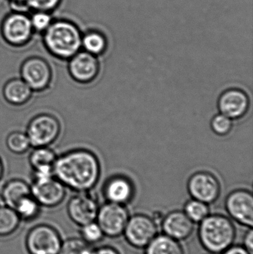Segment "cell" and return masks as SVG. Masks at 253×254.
<instances>
[{
	"label": "cell",
	"mask_w": 253,
	"mask_h": 254,
	"mask_svg": "<svg viewBox=\"0 0 253 254\" xmlns=\"http://www.w3.org/2000/svg\"><path fill=\"white\" fill-rule=\"evenodd\" d=\"M53 176L66 188L77 192H87L99 179V161L89 151H70L57 156L53 165Z\"/></svg>",
	"instance_id": "1"
},
{
	"label": "cell",
	"mask_w": 253,
	"mask_h": 254,
	"mask_svg": "<svg viewBox=\"0 0 253 254\" xmlns=\"http://www.w3.org/2000/svg\"><path fill=\"white\" fill-rule=\"evenodd\" d=\"M236 236L233 222L223 215L209 214L199 225V241L209 254L223 253L233 246Z\"/></svg>",
	"instance_id": "2"
},
{
	"label": "cell",
	"mask_w": 253,
	"mask_h": 254,
	"mask_svg": "<svg viewBox=\"0 0 253 254\" xmlns=\"http://www.w3.org/2000/svg\"><path fill=\"white\" fill-rule=\"evenodd\" d=\"M46 49L56 58L68 60L80 52L82 36L76 25L65 21H58L45 31Z\"/></svg>",
	"instance_id": "3"
},
{
	"label": "cell",
	"mask_w": 253,
	"mask_h": 254,
	"mask_svg": "<svg viewBox=\"0 0 253 254\" xmlns=\"http://www.w3.org/2000/svg\"><path fill=\"white\" fill-rule=\"evenodd\" d=\"M62 243L57 230L47 224L33 227L25 238V247L29 254H58Z\"/></svg>",
	"instance_id": "4"
},
{
	"label": "cell",
	"mask_w": 253,
	"mask_h": 254,
	"mask_svg": "<svg viewBox=\"0 0 253 254\" xmlns=\"http://www.w3.org/2000/svg\"><path fill=\"white\" fill-rule=\"evenodd\" d=\"M59 120L52 115L40 114L35 116L27 127L25 131L33 147L49 146L60 134Z\"/></svg>",
	"instance_id": "5"
},
{
	"label": "cell",
	"mask_w": 253,
	"mask_h": 254,
	"mask_svg": "<svg viewBox=\"0 0 253 254\" xmlns=\"http://www.w3.org/2000/svg\"><path fill=\"white\" fill-rule=\"evenodd\" d=\"M123 235L132 247L145 249L157 235V223L147 215H134L129 217Z\"/></svg>",
	"instance_id": "6"
},
{
	"label": "cell",
	"mask_w": 253,
	"mask_h": 254,
	"mask_svg": "<svg viewBox=\"0 0 253 254\" xmlns=\"http://www.w3.org/2000/svg\"><path fill=\"white\" fill-rule=\"evenodd\" d=\"M129 217V211L125 205L108 201L100 207L96 222L104 236L117 238L123 235Z\"/></svg>",
	"instance_id": "7"
},
{
	"label": "cell",
	"mask_w": 253,
	"mask_h": 254,
	"mask_svg": "<svg viewBox=\"0 0 253 254\" xmlns=\"http://www.w3.org/2000/svg\"><path fill=\"white\" fill-rule=\"evenodd\" d=\"M32 196L41 207L53 208L62 204L66 196V188L54 176L33 179Z\"/></svg>",
	"instance_id": "8"
},
{
	"label": "cell",
	"mask_w": 253,
	"mask_h": 254,
	"mask_svg": "<svg viewBox=\"0 0 253 254\" xmlns=\"http://www.w3.org/2000/svg\"><path fill=\"white\" fill-rule=\"evenodd\" d=\"M21 78L32 89L33 92H42L50 86L52 70L46 60L33 57L25 60L20 68Z\"/></svg>",
	"instance_id": "9"
},
{
	"label": "cell",
	"mask_w": 253,
	"mask_h": 254,
	"mask_svg": "<svg viewBox=\"0 0 253 254\" xmlns=\"http://www.w3.org/2000/svg\"><path fill=\"white\" fill-rule=\"evenodd\" d=\"M100 206L96 197L87 192H79L73 195L67 204L68 217L78 226L95 222Z\"/></svg>",
	"instance_id": "10"
},
{
	"label": "cell",
	"mask_w": 253,
	"mask_h": 254,
	"mask_svg": "<svg viewBox=\"0 0 253 254\" xmlns=\"http://www.w3.org/2000/svg\"><path fill=\"white\" fill-rule=\"evenodd\" d=\"M226 210L229 216L239 225L248 228L253 226V196L250 191L238 190L227 196Z\"/></svg>",
	"instance_id": "11"
},
{
	"label": "cell",
	"mask_w": 253,
	"mask_h": 254,
	"mask_svg": "<svg viewBox=\"0 0 253 254\" xmlns=\"http://www.w3.org/2000/svg\"><path fill=\"white\" fill-rule=\"evenodd\" d=\"M188 191L193 199L209 205L215 202L219 197L221 185L213 175L201 172L190 178L188 182Z\"/></svg>",
	"instance_id": "12"
},
{
	"label": "cell",
	"mask_w": 253,
	"mask_h": 254,
	"mask_svg": "<svg viewBox=\"0 0 253 254\" xmlns=\"http://www.w3.org/2000/svg\"><path fill=\"white\" fill-rule=\"evenodd\" d=\"M33 30L31 19L28 16L22 13H15L4 19L1 32L7 43L21 46L29 41Z\"/></svg>",
	"instance_id": "13"
},
{
	"label": "cell",
	"mask_w": 253,
	"mask_h": 254,
	"mask_svg": "<svg viewBox=\"0 0 253 254\" xmlns=\"http://www.w3.org/2000/svg\"><path fill=\"white\" fill-rule=\"evenodd\" d=\"M68 72L77 83L93 81L99 73V62L95 55L86 52H79L68 60Z\"/></svg>",
	"instance_id": "14"
},
{
	"label": "cell",
	"mask_w": 253,
	"mask_h": 254,
	"mask_svg": "<svg viewBox=\"0 0 253 254\" xmlns=\"http://www.w3.org/2000/svg\"><path fill=\"white\" fill-rule=\"evenodd\" d=\"M161 226L163 234L180 242L187 240L192 235L194 222L184 211L175 210L165 216Z\"/></svg>",
	"instance_id": "15"
},
{
	"label": "cell",
	"mask_w": 253,
	"mask_h": 254,
	"mask_svg": "<svg viewBox=\"0 0 253 254\" xmlns=\"http://www.w3.org/2000/svg\"><path fill=\"white\" fill-rule=\"evenodd\" d=\"M249 105V98L247 94L237 89L226 91L218 101V108L221 114L231 119H240L245 116Z\"/></svg>",
	"instance_id": "16"
},
{
	"label": "cell",
	"mask_w": 253,
	"mask_h": 254,
	"mask_svg": "<svg viewBox=\"0 0 253 254\" xmlns=\"http://www.w3.org/2000/svg\"><path fill=\"white\" fill-rule=\"evenodd\" d=\"M57 155L49 146L34 147L30 154L29 163L36 179H45L53 176V165Z\"/></svg>",
	"instance_id": "17"
},
{
	"label": "cell",
	"mask_w": 253,
	"mask_h": 254,
	"mask_svg": "<svg viewBox=\"0 0 253 254\" xmlns=\"http://www.w3.org/2000/svg\"><path fill=\"white\" fill-rule=\"evenodd\" d=\"M104 194L109 202L125 205L133 197V187L125 178H114L105 185Z\"/></svg>",
	"instance_id": "18"
},
{
	"label": "cell",
	"mask_w": 253,
	"mask_h": 254,
	"mask_svg": "<svg viewBox=\"0 0 253 254\" xmlns=\"http://www.w3.org/2000/svg\"><path fill=\"white\" fill-rule=\"evenodd\" d=\"M33 92L32 89L21 77L8 80L2 90L4 100L13 106L26 104L32 97Z\"/></svg>",
	"instance_id": "19"
},
{
	"label": "cell",
	"mask_w": 253,
	"mask_h": 254,
	"mask_svg": "<svg viewBox=\"0 0 253 254\" xmlns=\"http://www.w3.org/2000/svg\"><path fill=\"white\" fill-rule=\"evenodd\" d=\"M31 186L21 179H12L2 187L1 198L3 204L14 209L25 197L31 195Z\"/></svg>",
	"instance_id": "20"
},
{
	"label": "cell",
	"mask_w": 253,
	"mask_h": 254,
	"mask_svg": "<svg viewBox=\"0 0 253 254\" xmlns=\"http://www.w3.org/2000/svg\"><path fill=\"white\" fill-rule=\"evenodd\" d=\"M144 249V254H184L179 242L165 234H157Z\"/></svg>",
	"instance_id": "21"
},
{
	"label": "cell",
	"mask_w": 253,
	"mask_h": 254,
	"mask_svg": "<svg viewBox=\"0 0 253 254\" xmlns=\"http://www.w3.org/2000/svg\"><path fill=\"white\" fill-rule=\"evenodd\" d=\"M22 222L14 209L0 205V237H10L20 226Z\"/></svg>",
	"instance_id": "22"
},
{
	"label": "cell",
	"mask_w": 253,
	"mask_h": 254,
	"mask_svg": "<svg viewBox=\"0 0 253 254\" xmlns=\"http://www.w3.org/2000/svg\"><path fill=\"white\" fill-rule=\"evenodd\" d=\"M15 211L20 218L21 220L31 222L40 216L41 206L32 195H28L22 198L14 207Z\"/></svg>",
	"instance_id": "23"
},
{
	"label": "cell",
	"mask_w": 253,
	"mask_h": 254,
	"mask_svg": "<svg viewBox=\"0 0 253 254\" xmlns=\"http://www.w3.org/2000/svg\"><path fill=\"white\" fill-rule=\"evenodd\" d=\"M107 42L102 34L96 31L88 33L82 37V47L86 52L97 56L105 52Z\"/></svg>",
	"instance_id": "24"
},
{
	"label": "cell",
	"mask_w": 253,
	"mask_h": 254,
	"mask_svg": "<svg viewBox=\"0 0 253 254\" xmlns=\"http://www.w3.org/2000/svg\"><path fill=\"white\" fill-rule=\"evenodd\" d=\"M7 149L16 155L26 152L31 147L29 139L26 133L20 131H12L6 139Z\"/></svg>",
	"instance_id": "25"
},
{
	"label": "cell",
	"mask_w": 253,
	"mask_h": 254,
	"mask_svg": "<svg viewBox=\"0 0 253 254\" xmlns=\"http://www.w3.org/2000/svg\"><path fill=\"white\" fill-rule=\"evenodd\" d=\"M94 250L82 238H69L62 240L58 254H94Z\"/></svg>",
	"instance_id": "26"
},
{
	"label": "cell",
	"mask_w": 253,
	"mask_h": 254,
	"mask_svg": "<svg viewBox=\"0 0 253 254\" xmlns=\"http://www.w3.org/2000/svg\"><path fill=\"white\" fill-rule=\"evenodd\" d=\"M184 212L192 222L200 223L209 214V208L208 204L193 198L186 203Z\"/></svg>",
	"instance_id": "27"
},
{
	"label": "cell",
	"mask_w": 253,
	"mask_h": 254,
	"mask_svg": "<svg viewBox=\"0 0 253 254\" xmlns=\"http://www.w3.org/2000/svg\"><path fill=\"white\" fill-rule=\"evenodd\" d=\"M80 228H81V231H80L81 238L91 246L102 241V239L105 237L101 227L96 221L86 224Z\"/></svg>",
	"instance_id": "28"
},
{
	"label": "cell",
	"mask_w": 253,
	"mask_h": 254,
	"mask_svg": "<svg viewBox=\"0 0 253 254\" xmlns=\"http://www.w3.org/2000/svg\"><path fill=\"white\" fill-rule=\"evenodd\" d=\"M212 130L216 134L224 135L230 132L233 127V119L223 114L217 115L211 122Z\"/></svg>",
	"instance_id": "29"
},
{
	"label": "cell",
	"mask_w": 253,
	"mask_h": 254,
	"mask_svg": "<svg viewBox=\"0 0 253 254\" xmlns=\"http://www.w3.org/2000/svg\"><path fill=\"white\" fill-rule=\"evenodd\" d=\"M30 19L33 29L36 31H45L51 24V17L46 11H37Z\"/></svg>",
	"instance_id": "30"
},
{
	"label": "cell",
	"mask_w": 253,
	"mask_h": 254,
	"mask_svg": "<svg viewBox=\"0 0 253 254\" xmlns=\"http://www.w3.org/2000/svg\"><path fill=\"white\" fill-rule=\"evenodd\" d=\"M60 0H28L30 7L37 11H46L54 8Z\"/></svg>",
	"instance_id": "31"
},
{
	"label": "cell",
	"mask_w": 253,
	"mask_h": 254,
	"mask_svg": "<svg viewBox=\"0 0 253 254\" xmlns=\"http://www.w3.org/2000/svg\"><path fill=\"white\" fill-rule=\"evenodd\" d=\"M244 247L251 254L253 252V228H248V231L244 237Z\"/></svg>",
	"instance_id": "32"
},
{
	"label": "cell",
	"mask_w": 253,
	"mask_h": 254,
	"mask_svg": "<svg viewBox=\"0 0 253 254\" xmlns=\"http://www.w3.org/2000/svg\"><path fill=\"white\" fill-rule=\"evenodd\" d=\"M221 254H251L243 246H232Z\"/></svg>",
	"instance_id": "33"
},
{
	"label": "cell",
	"mask_w": 253,
	"mask_h": 254,
	"mask_svg": "<svg viewBox=\"0 0 253 254\" xmlns=\"http://www.w3.org/2000/svg\"><path fill=\"white\" fill-rule=\"evenodd\" d=\"M94 254H120L118 251L111 246H103L94 250Z\"/></svg>",
	"instance_id": "34"
},
{
	"label": "cell",
	"mask_w": 253,
	"mask_h": 254,
	"mask_svg": "<svg viewBox=\"0 0 253 254\" xmlns=\"http://www.w3.org/2000/svg\"><path fill=\"white\" fill-rule=\"evenodd\" d=\"M3 174H4V165H3L2 161H1V158H0V180L2 178Z\"/></svg>",
	"instance_id": "35"
},
{
	"label": "cell",
	"mask_w": 253,
	"mask_h": 254,
	"mask_svg": "<svg viewBox=\"0 0 253 254\" xmlns=\"http://www.w3.org/2000/svg\"></svg>",
	"instance_id": "36"
}]
</instances>
